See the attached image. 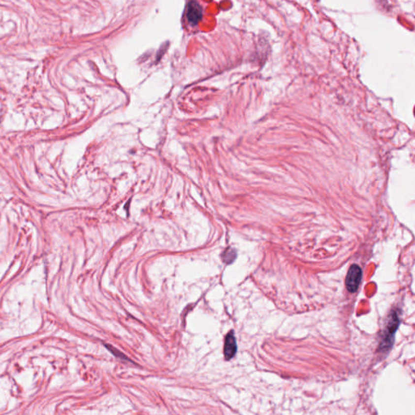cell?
Segmentation results:
<instances>
[{
    "mask_svg": "<svg viewBox=\"0 0 415 415\" xmlns=\"http://www.w3.org/2000/svg\"><path fill=\"white\" fill-rule=\"evenodd\" d=\"M237 342L236 338L234 336L233 331H230L225 339V345H224V356L226 360H230L234 358L237 353Z\"/></svg>",
    "mask_w": 415,
    "mask_h": 415,
    "instance_id": "277c9868",
    "label": "cell"
},
{
    "mask_svg": "<svg viewBox=\"0 0 415 415\" xmlns=\"http://www.w3.org/2000/svg\"><path fill=\"white\" fill-rule=\"evenodd\" d=\"M236 256V251L234 250V248H227V249L223 253V261L226 263V264H231V263H233V262L234 261V259H235Z\"/></svg>",
    "mask_w": 415,
    "mask_h": 415,
    "instance_id": "5b68a950",
    "label": "cell"
},
{
    "mask_svg": "<svg viewBox=\"0 0 415 415\" xmlns=\"http://www.w3.org/2000/svg\"><path fill=\"white\" fill-rule=\"evenodd\" d=\"M400 317L397 310H393L388 316L386 326L382 333L380 343V350L388 351L394 342V335L399 327Z\"/></svg>",
    "mask_w": 415,
    "mask_h": 415,
    "instance_id": "6da1fadb",
    "label": "cell"
},
{
    "mask_svg": "<svg viewBox=\"0 0 415 415\" xmlns=\"http://www.w3.org/2000/svg\"><path fill=\"white\" fill-rule=\"evenodd\" d=\"M362 269L357 264H353L349 268L346 278V286L349 292L355 293L358 290L362 281Z\"/></svg>",
    "mask_w": 415,
    "mask_h": 415,
    "instance_id": "7a4b0ae2",
    "label": "cell"
},
{
    "mask_svg": "<svg viewBox=\"0 0 415 415\" xmlns=\"http://www.w3.org/2000/svg\"><path fill=\"white\" fill-rule=\"evenodd\" d=\"M202 8L199 2L192 0L187 6L186 16L189 23L193 26L197 25L202 19Z\"/></svg>",
    "mask_w": 415,
    "mask_h": 415,
    "instance_id": "3957f363",
    "label": "cell"
}]
</instances>
